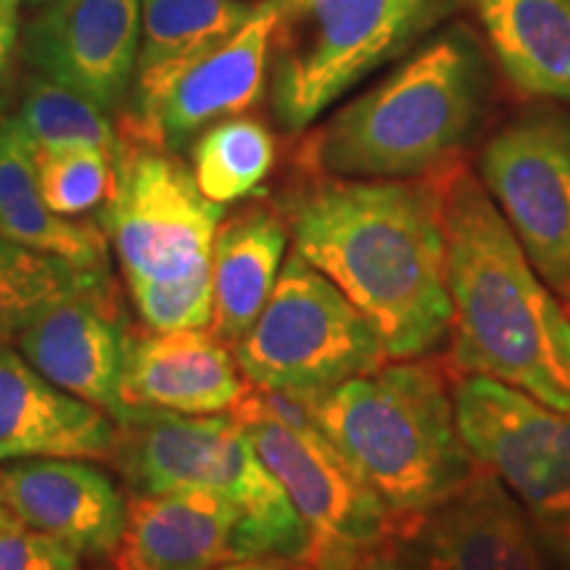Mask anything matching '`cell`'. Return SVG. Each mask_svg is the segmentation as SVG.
Segmentation results:
<instances>
[{
	"mask_svg": "<svg viewBox=\"0 0 570 570\" xmlns=\"http://www.w3.org/2000/svg\"><path fill=\"white\" fill-rule=\"evenodd\" d=\"M302 175L277 204L294 252L365 315L391 362L436 354L452 331V298L433 175Z\"/></svg>",
	"mask_w": 570,
	"mask_h": 570,
	"instance_id": "obj_1",
	"label": "cell"
},
{
	"mask_svg": "<svg viewBox=\"0 0 570 570\" xmlns=\"http://www.w3.org/2000/svg\"><path fill=\"white\" fill-rule=\"evenodd\" d=\"M433 175L452 298L446 370L487 375L570 412V312L520 248L479 175L460 159Z\"/></svg>",
	"mask_w": 570,
	"mask_h": 570,
	"instance_id": "obj_2",
	"label": "cell"
},
{
	"mask_svg": "<svg viewBox=\"0 0 570 570\" xmlns=\"http://www.w3.org/2000/svg\"><path fill=\"white\" fill-rule=\"evenodd\" d=\"M483 106V56L465 32L449 30L306 135L298 169L348 180L425 177L458 159Z\"/></svg>",
	"mask_w": 570,
	"mask_h": 570,
	"instance_id": "obj_3",
	"label": "cell"
},
{
	"mask_svg": "<svg viewBox=\"0 0 570 570\" xmlns=\"http://www.w3.org/2000/svg\"><path fill=\"white\" fill-rule=\"evenodd\" d=\"M114 190L101 230L151 331L212 323V246L225 206L198 190L194 169L127 114L117 117Z\"/></svg>",
	"mask_w": 570,
	"mask_h": 570,
	"instance_id": "obj_4",
	"label": "cell"
},
{
	"mask_svg": "<svg viewBox=\"0 0 570 570\" xmlns=\"http://www.w3.org/2000/svg\"><path fill=\"white\" fill-rule=\"evenodd\" d=\"M315 420L402 525L479 470L454 412L452 373L423 360L386 362L315 402Z\"/></svg>",
	"mask_w": 570,
	"mask_h": 570,
	"instance_id": "obj_5",
	"label": "cell"
},
{
	"mask_svg": "<svg viewBox=\"0 0 570 570\" xmlns=\"http://www.w3.org/2000/svg\"><path fill=\"white\" fill-rule=\"evenodd\" d=\"M117 428L111 465L130 494L175 489L223 494L238 510L233 560L275 558L302 566L309 544L304 520L230 412L130 410Z\"/></svg>",
	"mask_w": 570,
	"mask_h": 570,
	"instance_id": "obj_6",
	"label": "cell"
},
{
	"mask_svg": "<svg viewBox=\"0 0 570 570\" xmlns=\"http://www.w3.org/2000/svg\"><path fill=\"white\" fill-rule=\"evenodd\" d=\"M304 520V570H365L396 539V518L320 431L315 402L248 383L230 410Z\"/></svg>",
	"mask_w": 570,
	"mask_h": 570,
	"instance_id": "obj_7",
	"label": "cell"
},
{
	"mask_svg": "<svg viewBox=\"0 0 570 570\" xmlns=\"http://www.w3.org/2000/svg\"><path fill=\"white\" fill-rule=\"evenodd\" d=\"M433 17V0H273L267 96L277 125L304 132Z\"/></svg>",
	"mask_w": 570,
	"mask_h": 570,
	"instance_id": "obj_8",
	"label": "cell"
},
{
	"mask_svg": "<svg viewBox=\"0 0 570 570\" xmlns=\"http://www.w3.org/2000/svg\"><path fill=\"white\" fill-rule=\"evenodd\" d=\"M233 354L252 386L309 402L391 362L365 315L296 252Z\"/></svg>",
	"mask_w": 570,
	"mask_h": 570,
	"instance_id": "obj_9",
	"label": "cell"
},
{
	"mask_svg": "<svg viewBox=\"0 0 570 570\" xmlns=\"http://www.w3.org/2000/svg\"><path fill=\"white\" fill-rule=\"evenodd\" d=\"M479 180L570 312V114L539 104L491 135Z\"/></svg>",
	"mask_w": 570,
	"mask_h": 570,
	"instance_id": "obj_10",
	"label": "cell"
},
{
	"mask_svg": "<svg viewBox=\"0 0 570 570\" xmlns=\"http://www.w3.org/2000/svg\"><path fill=\"white\" fill-rule=\"evenodd\" d=\"M462 439L539 525L570 518V412L487 375H452Z\"/></svg>",
	"mask_w": 570,
	"mask_h": 570,
	"instance_id": "obj_11",
	"label": "cell"
},
{
	"mask_svg": "<svg viewBox=\"0 0 570 570\" xmlns=\"http://www.w3.org/2000/svg\"><path fill=\"white\" fill-rule=\"evenodd\" d=\"M391 550L415 570H552L537 520L481 465L444 502L402 525Z\"/></svg>",
	"mask_w": 570,
	"mask_h": 570,
	"instance_id": "obj_12",
	"label": "cell"
},
{
	"mask_svg": "<svg viewBox=\"0 0 570 570\" xmlns=\"http://www.w3.org/2000/svg\"><path fill=\"white\" fill-rule=\"evenodd\" d=\"M140 51V0H48L21 38L38 75L119 117L130 104Z\"/></svg>",
	"mask_w": 570,
	"mask_h": 570,
	"instance_id": "obj_13",
	"label": "cell"
},
{
	"mask_svg": "<svg viewBox=\"0 0 570 570\" xmlns=\"http://www.w3.org/2000/svg\"><path fill=\"white\" fill-rule=\"evenodd\" d=\"M130 320L109 281L67 298L17 338L24 360L53 386L82 399L122 425L130 410L122 402L125 348Z\"/></svg>",
	"mask_w": 570,
	"mask_h": 570,
	"instance_id": "obj_14",
	"label": "cell"
},
{
	"mask_svg": "<svg viewBox=\"0 0 570 570\" xmlns=\"http://www.w3.org/2000/svg\"><path fill=\"white\" fill-rule=\"evenodd\" d=\"M0 494L24 529L88 558H111L122 539L127 497L85 460L32 458L0 468Z\"/></svg>",
	"mask_w": 570,
	"mask_h": 570,
	"instance_id": "obj_15",
	"label": "cell"
},
{
	"mask_svg": "<svg viewBox=\"0 0 570 570\" xmlns=\"http://www.w3.org/2000/svg\"><path fill=\"white\" fill-rule=\"evenodd\" d=\"M246 391L248 381L233 348L209 327L130 331L122 370L127 410L219 415L230 412Z\"/></svg>",
	"mask_w": 570,
	"mask_h": 570,
	"instance_id": "obj_16",
	"label": "cell"
},
{
	"mask_svg": "<svg viewBox=\"0 0 570 570\" xmlns=\"http://www.w3.org/2000/svg\"><path fill=\"white\" fill-rule=\"evenodd\" d=\"M269 30L273 0H262L238 32L175 77L146 122H138L130 114L127 117L161 140L169 151L180 154L204 132V127L238 117L265 96Z\"/></svg>",
	"mask_w": 570,
	"mask_h": 570,
	"instance_id": "obj_17",
	"label": "cell"
},
{
	"mask_svg": "<svg viewBox=\"0 0 570 570\" xmlns=\"http://www.w3.org/2000/svg\"><path fill=\"white\" fill-rule=\"evenodd\" d=\"M119 428L0 346V462L71 458L111 462Z\"/></svg>",
	"mask_w": 570,
	"mask_h": 570,
	"instance_id": "obj_18",
	"label": "cell"
},
{
	"mask_svg": "<svg viewBox=\"0 0 570 570\" xmlns=\"http://www.w3.org/2000/svg\"><path fill=\"white\" fill-rule=\"evenodd\" d=\"M238 510L204 489L130 494L117 570H217L233 560Z\"/></svg>",
	"mask_w": 570,
	"mask_h": 570,
	"instance_id": "obj_19",
	"label": "cell"
},
{
	"mask_svg": "<svg viewBox=\"0 0 570 570\" xmlns=\"http://www.w3.org/2000/svg\"><path fill=\"white\" fill-rule=\"evenodd\" d=\"M288 235V223L275 204H248L219 223L212 246L209 331L230 348L265 309Z\"/></svg>",
	"mask_w": 570,
	"mask_h": 570,
	"instance_id": "obj_20",
	"label": "cell"
},
{
	"mask_svg": "<svg viewBox=\"0 0 570 570\" xmlns=\"http://www.w3.org/2000/svg\"><path fill=\"white\" fill-rule=\"evenodd\" d=\"M256 6L252 0H140L138 67L122 114L146 122L175 77L238 32Z\"/></svg>",
	"mask_w": 570,
	"mask_h": 570,
	"instance_id": "obj_21",
	"label": "cell"
},
{
	"mask_svg": "<svg viewBox=\"0 0 570 570\" xmlns=\"http://www.w3.org/2000/svg\"><path fill=\"white\" fill-rule=\"evenodd\" d=\"M499 67L529 98L570 104V0H470Z\"/></svg>",
	"mask_w": 570,
	"mask_h": 570,
	"instance_id": "obj_22",
	"label": "cell"
},
{
	"mask_svg": "<svg viewBox=\"0 0 570 570\" xmlns=\"http://www.w3.org/2000/svg\"><path fill=\"white\" fill-rule=\"evenodd\" d=\"M0 238L56 254L90 273L109 269L101 225L75 223L42 202L35 148L13 117L0 119Z\"/></svg>",
	"mask_w": 570,
	"mask_h": 570,
	"instance_id": "obj_23",
	"label": "cell"
},
{
	"mask_svg": "<svg viewBox=\"0 0 570 570\" xmlns=\"http://www.w3.org/2000/svg\"><path fill=\"white\" fill-rule=\"evenodd\" d=\"M106 273L75 267L61 256L0 238V346L67 298L109 281Z\"/></svg>",
	"mask_w": 570,
	"mask_h": 570,
	"instance_id": "obj_24",
	"label": "cell"
},
{
	"mask_svg": "<svg viewBox=\"0 0 570 570\" xmlns=\"http://www.w3.org/2000/svg\"><path fill=\"white\" fill-rule=\"evenodd\" d=\"M275 138L259 119L214 122L190 146V169L209 202L227 206L256 194L273 173Z\"/></svg>",
	"mask_w": 570,
	"mask_h": 570,
	"instance_id": "obj_25",
	"label": "cell"
},
{
	"mask_svg": "<svg viewBox=\"0 0 570 570\" xmlns=\"http://www.w3.org/2000/svg\"><path fill=\"white\" fill-rule=\"evenodd\" d=\"M17 125L35 151L46 148H98L114 159L119 148L117 117L106 114L82 92L35 75L21 92Z\"/></svg>",
	"mask_w": 570,
	"mask_h": 570,
	"instance_id": "obj_26",
	"label": "cell"
},
{
	"mask_svg": "<svg viewBox=\"0 0 570 570\" xmlns=\"http://www.w3.org/2000/svg\"><path fill=\"white\" fill-rule=\"evenodd\" d=\"M38 185L46 206L61 217H80L109 202L114 159L98 148H46L35 151Z\"/></svg>",
	"mask_w": 570,
	"mask_h": 570,
	"instance_id": "obj_27",
	"label": "cell"
},
{
	"mask_svg": "<svg viewBox=\"0 0 570 570\" xmlns=\"http://www.w3.org/2000/svg\"><path fill=\"white\" fill-rule=\"evenodd\" d=\"M0 570H82L80 554L59 539L24 529L0 531Z\"/></svg>",
	"mask_w": 570,
	"mask_h": 570,
	"instance_id": "obj_28",
	"label": "cell"
},
{
	"mask_svg": "<svg viewBox=\"0 0 570 570\" xmlns=\"http://www.w3.org/2000/svg\"><path fill=\"white\" fill-rule=\"evenodd\" d=\"M19 46V0H0V82L9 75Z\"/></svg>",
	"mask_w": 570,
	"mask_h": 570,
	"instance_id": "obj_29",
	"label": "cell"
},
{
	"mask_svg": "<svg viewBox=\"0 0 570 570\" xmlns=\"http://www.w3.org/2000/svg\"><path fill=\"white\" fill-rule=\"evenodd\" d=\"M541 533H544L550 550H554L562 558V562L570 568V518L554 520V523L539 525Z\"/></svg>",
	"mask_w": 570,
	"mask_h": 570,
	"instance_id": "obj_30",
	"label": "cell"
},
{
	"mask_svg": "<svg viewBox=\"0 0 570 570\" xmlns=\"http://www.w3.org/2000/svg\"><path fill=\"white\" fill-rule=\"evenodd\" d=\"M217 570H304L302 566L288 560H275V558H246V560H230Z\"/></svg>",
	"mask_w": 570,
	"mask_h": 570,
	"instance_id": "obj_31",
	"label": "cell"
},
{
	"mask_svg": "<svg viewBox=\"0 0 570 570\" xmlns=\"http://www.w3.org/2000/svg\"><path fill=\"white\" fill-rule=\"evenodd\" d=\"M365 570H415V568H412L407 560L399 558L394 550H389V552H381L377 558L370 560Z\"/></svg>",
	"mask_w": 570,
	"mask_h": 570,
	"instance_id": "obj_32",
	"label": "cell"
},
{
	"mask_svg": "<svg viewBox=\"0 0 570 570\" xmlns=\"http://www.w3.org/2000/svg\"><path fill=\"white\" fill-rule=\"evenodd\" d=\"M19 520H17V515H13L11 512V508L9 504H6V499H3V494H0V531H9V529H19Z\"/></svg>",
	"mask_w": 570,
	"mask_h": 570,
	"instance_id": "obj_33",
	"label": "cell"
},
{
	"mask_svg": "<svg viewBox=\"0 0 570 570\" xmlns=\"http://www.w3.org/2000/svg\"><path fill=\"white\" fill-rule=\"evenodd\" d=\"M30 3H48V0H30Z\"/></svg>",
	"mask_w": 570,
	"mask_h": 570,
	"instance_id": "obj_34",
	"label": "cell"
},
{
	"mask_svg": "<svg viewBox=\"0 0 570 570\" xmlns=\"http://www.w3.org/2000/svg\"><path fill=\"white\" fill-rule=\"evenodd\" d=\"M252 3H254V0H252Z\"/></svg>",
	"mask_w": 570,
	"mask_h": 570,
	"instance_id": "obj_35",
	"label": "cell"
}]
</instances>
